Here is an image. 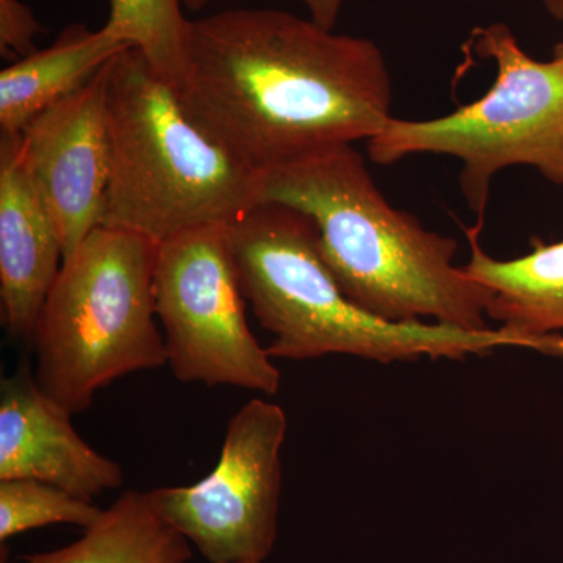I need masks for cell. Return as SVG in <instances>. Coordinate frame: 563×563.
Returning <instances> with one entry per match:
<instances>
[{"label": "cell", "mask_w": 563, "mask_h": 563, "mask_svg": "<svg viewBox=\"0 0 563 563\" xmlns=\"http://www.w3.org/2000/svg\"><path fill=\"white\" fill-rule=\"evenodd\" d=\"M258 203L301 211L344 295L374 317L487 331L490 291L454 263L457 242L395 209L361 152L340 146L258 176Z\"/></svg>", "instance_id": "cell-2"}, {"label": "cell", "mask_w": 563, "mask_h": 563, "mask_svg": "<svg viewBox=\"0 0 563 563\" xmlns=\"http://www.w3.org/2000/svg\"><path fill=\"white\" fill-rule=\"evenodd\" d=\"M181 7V0H110L103 29L139 49L165 79L179 84L190 22Z\"/></svg>", "instance_id": "cell-15"}, {"label": "cell", "mask_w": 563, "mask_h": 563, "mask_svg": "<svg viewBox=\"0 0 563 563\" xmlns=\"http://www.w3.org/2000/svg\"><path fill=\"white\" fill-rule=\"evenodd\" d=\"M484 222L463 228L470 261L463 266L470 279L490 291L488 320L529 340L540 354L563 357V240H531V252L499 261L483 250Z\"/></svg>", "instance_id": "cell-12"}, {"label": "cell", "mask_w": 563, "mask_h": 563, "mask_svg": "<svg viewBox=\"0 0 563 563\" xmlns=\"http://www.w3.org/2000/svg\"><path fill=\"white\" fill-rule=\"evenodd\" d=\"M103 510L54 485L32 479L0 481V540L49 525L91 528Z\"/></svg>", "instance_id": "cell-16"}, {"label": "cell", "mask_w": 563, "mask_h": 563, "mask_svg": "<svg viewBox=\"0 0 563 563\" xmlns=\"http://www.w3.org/2000/svg\"><path fill=\"white\" fill-rule=\"evenodd\" d=\"M129 44L106 29L74 24L52 46L18 58L0 73V132L18 136L29 122L91 80Z\"/></svg>", "instance_id": "cell-13"}, {"label": "cell", "mask_w": 563, "mask_h": 563, "mask_svg": "<svg viewBox=\"0 0 563 563\" xmlns=\"http://www.w3.org/2000/svg\"><path fill=\"white\" fill-rule=\"evenodd\" d=\"M155 312L176 379L273 396L280 372L251 332L228 228L181 233L158 244Z\"/></svg>", "instance_id": "cell-7"}, {"label": "cell", "mask_w": 563, "mask_h": 563, "mask_svg": "<svg viewBox=\"0 0 563 563\" xmlns=\"http://www.w3.org/2000/svg\"><path fill=\"white\" fill-rule=\"evenodd\" d=\"M211 2L214 0H181L185 9L195 11L206 9ZM301 2L309 10L310 20L332 31L344 5V0H301Z\"/></svg>", "instance_id": "cell-18"}, {"label": "cell", "mask_w": 563, "mask_h": 563, "mask_svg": "<svg viewBox=\"0 0 563 563\" xmlns=\"http://www.w3.org/2000/svg\"><path fill=\"white\" fill-rule=\"evenodd\" d=\"M179 91L191 113L257 176L391 120L390 69L374 41L276 9L188 22Z\"/></svg>", "instance_id": "cell-1"}, {"label": "cell", "mask_w": 563, "mask_h": 563, "mask_svg": "<svg viewBox=\"0 0 563 563\" xmlns=\"http://www.w3.org/2000/svg\"><path fill=\"white\" fill-rule=\"evenodd\" d=\"M111 136L102 224L161 244L231 228L258 206V176L188 109L135 47L107 65Z\"/></svg>", "instance_id": "cell-4"}, {"label": "cell", "mask_w": 563, "mask_h": 563, "mask_svg": "<svg viewBox=\"0 0 563 563\" xmlns=\"http://www.w3.org/2000/svg\"><path fill=\"white\" fill-rule=\"evenodd\" d=\"M244 299L265 331L273 358L352 355L377 363L465 361L498 347L536 351L503 328L462 331L428 322H391L352 302L318 251L313 222L290 207L258 203L228 228Z\"/></svg>", "instance_id": "cell-3"}, {"label": "cell", "mask_w": 563, "mask_h": 563, "mask_svg": "<svg viewBox=\"0 0 563 563\" xmlns=\"http://www.w3.org/2000/svg\"><path fill=\"white\" fill-rule=\"evenodd\" d=\"M41 27L35 13L22 0H0V52L3 57L24 58L38 51Z\"/></svg>", "instance_id": "cell-17"}, {"label": "cell", "mask_w": 563, "mask_h": 563, "mask_svg": "<svg viewBox=\"0 0 563 563\" xmlns=\"http://www.w3.org/2000/svg\"><path fill=\"white\" fill-rule=\"evenodd\" d=\"M25 363L0 383V481L32 479L92 501L124 485L120 463L92 450Z\"/></svg>", "instance_id": "cell-10"}, {"label": "cell", "mask_w": 563, "mask_h": 563, "mask_svg": "<svg viewBox=\"0 0 563 563\" xmlns=\"http://www.w3.org/2000/svg\"><path fill=\"white\" fill-rule=\"evenodd\" d=\"M107 65L18 135L25 172L57 229L65 258L102 224L111 169Z\"/></svg>", "instance_id": "cell-9"}, {"label": "cell", "mask_w": 563, "mask_h": 563, "mask_svg": "<svg viewBox=\"0 0 563 563\" xmlns=\"http://www.w3.org/2000/svg\"><path fill=\"white\" fill-rule=\"evenodd\" d=\"M472 46L496 66L483 98L435 120L393 117L366 146L383 166L413 155L457 158L463 198L484 222L492 181L504 169L528 166L563 187V63L529 57L503 22L474 29Z\"/></svg>", "instance_id": "cell-6"}, {"label": "cell", "mask_w": 563, "mask_h": 563, "mask_svg": "<svg viewBox=\"0 0 563 563\" xmlns=\"http://www.w3.org/2000/svg\"><path fill=\"white\" fill-rule=\"evenodd\" d=\"M158 244L99 225L65 258L33 331L36 383L69 415L128 374L168 363L157 328Z\"/></svg>", "instance_id": "cell-5"}, {"label": "cell", "mask_w": 563, "mask_h": 563, "mask_svg": "<svg viewBox=\"0 0 563 563\" xmlns=\"http://www.w3.org/2000/svg\"><path fill=\"white\" fill-rule=\"evenodd\" d=\"M542 2L554 20L563 21V0H542Z\"/></svg>", "instance_id": "cell-19"}, {"label": "cell", "mask_w": 563, "mask_h": 563, "mask_svg": "<svg viewBox=\"0 0 563 563\" xmlns=\"http://www.w3.org/2000/svg\"><path fill=\"white\" fill-rule=\"evenodd\" d=\"M287 415L252 399L229 421L213 472L147 492L158 514L210 563H263L277 536Z\"/></svg>", "instance_id": "cell-8"}, {"label": "cell", "mask_w": 563, "mask_h": 563, "mask_svg": "<svg viewBox=\"0 0 563 563\" xmlns=\"http://www.w3.org/2000/svg\"><path fill=\"white\" fill-rule=\"evenodd\" d=\"M191 543L152 506L147 493H122L77 542L29 554L24 563H187Z\"/></svg>", "instance_id": "cell-14"}, {"label": "cell", "mask_w": 563, "mask_h": 563, "mask_svg": "<svg viewBox=\"0 0 563 563\" xmlns=\"http://www.w3.org/2000/svg\"><path fill=\"white\" fill-rule=\"evenodd\" d=\"M65 262L57 229L22 163L18 136H0V302L13 342H32Z\"/></svg>", "instance_id": "cell-11"}, {"label": "cell", "mask_w": 563, "mask_h": 563, "mask_svg": "<svg viewBox=\"0 0 563 563\" xmlns=\"http://www.w3.org/2000/svg\"><path fill=\"white\" fill-rule=\"evenodd\" d=\"M553 58L554 60L563 63V43H559L558 46L554 47Z\"/></svg>", "instance_id": "cell-20"}]
</instances>
